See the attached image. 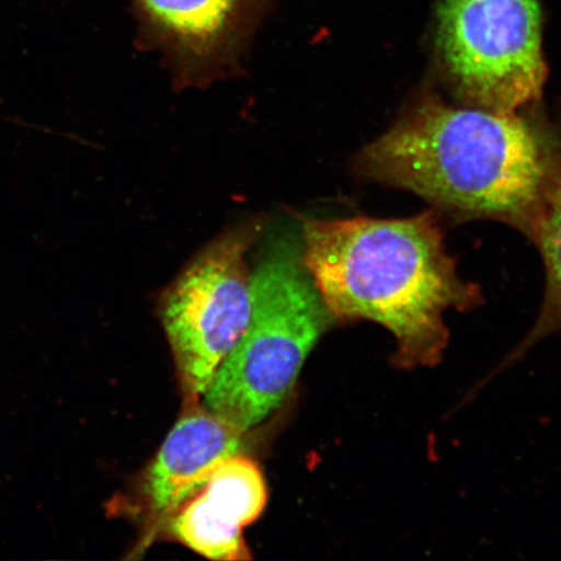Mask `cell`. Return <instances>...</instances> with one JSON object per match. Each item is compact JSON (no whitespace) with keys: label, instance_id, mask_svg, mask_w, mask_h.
I'll return each mask as SVG.
<instances>
[{"label":"cell","instance_id":"6da1fadb","mask_svg":"<svg viewBox=\"0 0 561 561\" xmlns=\"http://www.w3.org/2000/svg\"><path fill=\"white\" fill-rule=\"evenodd\" d=\"M355 168L448 214L530 236L561 172V138L518 112L458 107L424 91Z\"/></svg>","mask_w":561,"mask_h":561},{"label":"cell","instance_id":"7a4b0ae2","mask_svg":"<svg viewBox=\"0 0 561 561\" xmlns=\"http://www.w3.org/2000/svg\"><path fill=\"white\" fill-rule=\"evenodd\" d=\"M301 228L306 268L332 318L383 327L394 336L397 368L438 366L450 339L445 313L482 301L480 287L456 271L433 213L305 219Z\"/></svg>","mask_w":561,"mask_h":561},{"label":"cell","instance_id":"3957f363","mask_svg":"<svg viewBox=\"0 0 561 561\" xmlns=\"http://www.w3.org/2000/svg\"><path fill=\"white\" fill-rule=\"evenodd\" d=\"M252 310L203 405L249 432L275 412L333 320L293 236L280 233L251 273Z\"/></svg>","mask_w":561,"mask_h":561},{"label":"cell","instance_id":"277c9868","mask_svg":"<svg viewBox=\"0 0 561 561\" xmlns=\"http://www.w3.org/2000/svg\"><path fill=\"white\" fill-rule=\"evenodd\" d=\"M433 42L442 73L466 104L518 112L542 96L539 0H434Z\"/></svg>","mask_w":561,"mask_h":561},{"label":"cell","instance_id":"5b68a950","mask_svg":"<svg viewBox=\"0 0 561 561\" xmlns=\"http://www.w3.org/2000/svg\"><path fill=\"white\" fill-rule=\"evenodd\" d=\"M262 226L248 222L210 242L161 300V321L187 402H198L241 340L252 310L245 252Z\"/></svg>","mask_w":561,"mask_h":561},{"label":"cell","instance_id":"8992f818","mask_svg":"<svg viewBox=\"0 0 561 561\" xmlns=\"http://www.w3.org/2000/svg\"><path fill=\"white\" fill-rule=\"evenodd\" d=\"M146 44L187 82L227 72L275 0H130Z\"/></svg>","mask_w":561,"mask_h":561},{"label":"cell","instance_id":"52a82bcc","mask_svg":"<svg viewBox=\"0 0 561 561\" xmlns=\"http://www.w3.org/2000/svg\"><path fill=\"white\" fill-rule=\"evenodd\" d=\"M244 434L199 401L187 402L147 469L142 489L150 514L157 520L170 522L175 512L205 490L222 461L240 455Z\"/></svg>","mask_w":561,"mask_h":561},{"label":"cell","instance_id":"ba28073f","mask_svg":"<svg viewBox=\"0 0 561 561\" xmlns=\"http://www.w3.org/2000/svg\"><path fill=\"white\" fill-rule=\"evenodd\" d=\"M266 503L263 476L254 461L237 455L215 469L207 486L170 518L172 535L210 560L251 558L242 537Z\"/></svg>","mask_w":561,"mask_h":561},{"label":"cell","instance_id":"9c48e42d","mask_svg":"<svg viewBox=\"0 0 561 561\" xmlns=\"http://www.w3.org/2000/svg\"><path fill=\"white\" fill-rule=\"evenodd\" d=\"M541 252L546 268V293L535 327L518 346L504 359L501 367L508 368L520 360L539 341L561 332V172L529 236Z\"/></svg>","mask_w":561,"mask_h":561}]
</instances>
